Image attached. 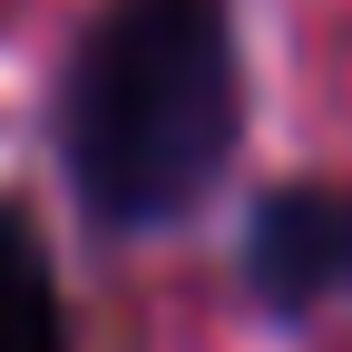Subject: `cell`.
Segmentation results:
<instances>
[{
	"mask_svg": "<svg viewBox=\"0 0 352 352\" xmlns=\"http://www.w3.org/2000/svg\"><path fill=\"white\" fill-rule=\"evenodd\" d=\"M245 274L274 314H314L352 284V196L342 186H274L245 226Z\"/></svg>",
	"mask_w": 352,
	"mask_h": 352,
	"instance_id": "2",
	"label": "cell"
},
{
	"mask_svg": "<svg viewBox=\"0 0 352 352\" xmlns=\"http://www.w3.org/2000/svg\"><path fill=\"white\" fill-rule=\"evenodd\" d=\"M235 20L226 0H118L69 69V176L108 226L186 215L235 157Z\"/></svg>",
	"mask_w": 352,
	"mask_h": 352,
	"instance_id": "1",
	"label": "cell"
},
{
	"mask_svg": "<svg viewBox=\"0 0 352 352\" xmlns=\"http://www.w3.org/2000/svg\"><path fill=\"white\" fill-rule=\"evenodd\" d=\"M0 352H69L50 254H39V235H30L20 206H0Z\"/></svg>",
	"mask_w": 352,
	"mask_h": 352,
	"instance_id": "3",
	"label": "cell"
}]
</instances>
